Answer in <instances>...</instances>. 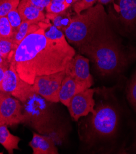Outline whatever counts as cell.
<instances>
[{
	"label": "cell",
	"mask_w": 136,
	"mask_h": 154,
	"mask_svg": "<svg viewBox=\"0 0 136 154\" xmlns=\"http://www.w3.org/2000/svg\"><path fill=\"white\" fill-rule=\"evenodd\" d=\"M75 54L66 38L50 39L39 26L18 45L8 60L20 78L33 85L37 76L66 70Z\"/></svg>",
	"instance_id": "cell-1"
},
{
	"label": "cell",
	"mask_w": 136,
	"mask_h": 154,
	"mask_svg": "<svg viewBox=\"0 0 136 154\" xmlns=\"http://www.w3.org/2000/svg\"><path fill=\"white\" fill-rule=\"evenodd\" d=\"M79 49L92 60L97 72L104 78L123 73L136 60V49L126 51L121 47L109 26Z\"/></svg>",
	"instance_id": "cell-2"
},
{
	"label": "cell",
	"mask_w": 136,
	"mask_h": 154,
	"mask_svg": "<svg viewBox=\"0 0 136 154\" xmlns=\"http://www.w3.org/2000/svg\"><path fill=\"white\" fill-rule=\"evenodd\" d=\"M107 88H102V98L96 103L89 123L88 141L92 144H107L117 135L120 125V109Z\"/></svg>",
	"instance_id": "cell-3"
},
{
	"label": "cell",
	"mask_w": 136,
	"mask_h": 154,
	"mask_svg": "<svg viewBox=\"0 0 136 154\" xmlns=\"http://www.w3.org/2000/svg\"><path fill=\"white\" fill-rule=\"evenodd\" d=\"M108 26L107 16L104 6L98 4L73 16L63 32L68 42L79 48Z\"/></svg>",
	"instance_id": "cell-4"
},
{
	"label": "cell",
	"mask_w": 136,
	"mask_h": 154,
	"mask_svg": "<svg viewBox=\"0 0 136 154\" xmlns=\"http://www.w3.org/2000/svg\"><path fill=\"white\" fill-rule=\"evenodd\" d=\"M52 103L35 94L25 103H23V112L26 120L34 118V122L41 132L48 135L59 127L56 125Z\"/></svg>",
	"instance_id": "cell-5"
},
{
	"label": "cell",
	"mask_w": 136,
	"mask_h": 154,
	"mask_svg": "<svg viewBox=\"0 0 136 154\" xmlns=\"http://www.w3.org/2000/svg\"><path fill=\"white\" fill-rule=\"evenodd\" d=\"M66 71L36 77L33 84L35 93L49 102H59V94Z\"/></svg>",
	"instance_id": "cell-6"
},
{
	"label": "cell",
	"mask_w": 136,
	"mask_h": 154,
	"mask_svg": "<svg viewBox=\"0 0 136 154\" xmlns=\"http://www.w3.org/2000/svg\"><path fill=\"white\" fill-rule=\"evenodd\" d=\"M0 91L11 94L22 104L35 94L33 85L22 79L16 69L11 66L5 72L0 86Z\"/></svg>",
	"instance_id": "cell-7"
},
{
	"label": "cell",
	"mask_w": 136,
	"mask_h": 154,
	"mask_svg": "<svg viewBox=\"0 0 136 154\" xmlns=\"http://www.w3.org/2000/svg\"><path fill=\"white\" fill-rule=\"evenodd\" d=\"M25 121L22 103L11 94L0 91V124L13 126Z\"/></svg>",
	"instance_id": "cell-8"
},
{
	"label": "cell",
	"mask_w": 136,
	"mask_h": 154,
	"mask_svg": "<svg viewBox=\"0 0 136 154\" xmlns=\"http://www.w3.org/2000/svg\"><path fill=\"white\" fill-rule=\"evenodd\" d=\"M97 88H87L75 95L67 107L71 117L74 121H78L82 117L92 114L95 111L96 101L94 95Z\"/></svg>",
	"instance_id": "cell-9"
},
{
	"label": "cell",
	"mask_w": 136,
	"mask_h": 154,
	"mask_svg": "<svg viewBox=\"0 0 136 154\" xmlns=\"http://www.w3.org/2000/svg\"><path fill=\"white\" fill-rule=\"evenodd\" d=\"M89 60L80 54H75L66 69V74L91 87L93 78L89 71Z\"/></svg>",
	"instance_id": "cell-10"
},
{
	"label": "cell",
	"mask_w": 136,
	"mask_h": 154,
	"mask_svg": "<svg viewBox=\"0 0 136 154\" xmlns=\"http://www.w3.org/2000/svg\"><path fill=\"white\" fill-rule=\"evenodd\" d=\"M89 88L91 87H89L86 84L74 79L69 75L65 74L59 94V102L68 107L73 97Z\"/></svg>",
	"instance_id": "cell-11"
},
{
	"label": "cell",
	"mask_w": 136,
	"mask_h": 154,
	"mask_svg": "<svg viewBox=\"0 0 136 154\" xmlns=\"http://www.w3.org/2000/svg\"><path fill=\"white\" fill-rule=\"evenodd\" d=\"M29 146L32 147L33 154L58 153L55 141L47 135H41L34 133Z\"/></svg>",
	"instance_id": "cell-12"
},
{
	"label": "cell",
	"mask_w": 136,
	"mask_h": 154,
	"mask_svg": "<svg viewBox=\"0 0 136 154\" xmlns=\"http://www.w3.org/2000/svg\"><path fill=\"white\" fill-rule=\"evenodd\" d=\"M18 11L22 21L39 23L46 20L44 12L29 3L26 0H20L18 6Z\"/></svg>",
	"instance_id": "cell-13"
},
{
	"label": "cell",
	"mask_w": 136,
	"mask_h": 154,
	"mask_svg": "<svg viewBox=\"0 0 136 154\" xmlns=\"http://www.w3.org/2000/svg\"><path fill=\"white\" fill-rule=\"evenodd\" d=\"M20 137L12 134L8 129L7 125L0 124V144L8 152L12 154L14 150H19Z\"/></svg>",
	"instance_id": "cell-14"
},
{
	"label": "cell",
	"mask_w": 136,
	"mask_h": 154,
	"mask_svg": "<svg viewBox=\"0 0 136 154\" xmlns=\"http://www.w3.org/2000/svg\"><path fill=\"white\" fill-rule=\"evenodd\" d=\"M39 28V23H33L28 21H23L18 29L11 38L13 42L17 45L30 33Z\"/></svg>",
	"instance_id": "cell-15"
},
{
	"label": "cell",
	"mask_w": 136,
	"mask_h": 154,
	"mask_svg": "<svg viewBox=\"0 0 136 154\" xmlns=\"http://www.w3.org/2000/svg\"><path fill=\"white\" fill-rule=\"evenodd\" d=\"M45 17L55 26L62 32L69 25L72 18L67 10L58 14L47 13Z\"/></svg>",
	"instance_id": "cell-16"
},
{
	"label": "cell",
	"mask_w": 136,
	"mask_h": 154,
	"mask_svg": "<svg viewBox=\"0 0 136 154\" xmlns=\"http://www.w3.org/2000/svg\"><path fill=\"white\" fill-rule=\"evenodd\" d=\"M126 96L129 105L136 113V69L126 83Z\"/></svg>",
	"instance_id": "cell-17"
},
{
	"label": "cell",
	"mask_w": 136,
	"mask_h": 154,
	"mask_svg": "<svg viewBox=\"0 0 136 154\" xmlns=\"http://www.w3.org/2000/svg\"><path fill=\"white\" fill-rule=\"evenodd\" d=\"M17 46L11 38H0V54L6 59L8 60L9 55L16 50Z\"/></svg>",
	"instance_id": "cell-18"
},
{
	"label": "cell",
	"mask_w": 136,
	"mask_h": 154,
	"mask_svg": "<svg viewBox=\"0 0 136 154\" xmlns=\"http://www.w3.org/2000/svg\"><path fill=\"white\" fill-rule=\"evenodd\" d=\"M71 6L67 0H51L45 9L47 13L58 14L66 11Z\"/></svg>",
	"instance_id": "cell-19"
},
{
	"label": "cell",
	"mask_w": 136,
	"mask_h": 154,
	"mask_svg": "<svg viewBox=\"0 0 136 154\" xmlns=\"http://www.w3.org/2000/svg\"><path fill=\"white\" fill-rule=\"evenodd\" d=\"M20 0H0V18L6 17L13 9L18 8Z\"/></svg>",
	"instance_id": "cell-20"
},
{
	"label": "cell",
	"mask_w": 136,
	"mask_h": 154,
	"mask_svg": "<svg viewBox=\"0 0 136 154\" xmlns=\"http://www.w3.org/2000/svg\"><path fill=\"white\" fill-rule=\"evenodd\" d=\"M13 35V29L8 17L0 18V38H11Z\"/></svg>",
	"instance_id": "cell-21"
},
{
	"label": "cell",
	"mask_w": 136,
	"mask_h": 154,
	"mask_svg": "<svg viewBox=\"0 0 136 154\" xmlns=\"http://www.w3.org/2000/svg\"><path fill=\"white\" fill-rule=\"evenodd\" d=\"M12 26L14 33L18 29L21 23H22V19L18 11V8L11 11L6 16Z\"/></svg>",
	"instance_id": "cell-22"
},
{
	"label": "cell",
	"mask_w": 136,
	"mask_h": 154,
	"mask_svg": "<svg viewBox=\"0 0 136 154\" xmlns=\"http://www.w3.org/2000/svg\"><path fill=\"white\" fill-rule=\"evenodd\" d=\"M96 2H98V0H79L73 5V8L75 12L79 14L82 11L93 7Z\"/></svg>",
	"instance_id": "cell-23"
},
{
	"label": "cell",
	"mask_w": 136,
	"mask_h": 154,
	"mask_svg": "<svg viewBox=\"0 0 136 154\" xmlns=\"http://www.w3.org/2000/svg\"><path fill=\"white\" fill-rule=\"evenodd\" d=\"M26 1L29 3L43 11V10L46 8L49 5L51 0H26Z\"/></svg>",
	"instance_id": "cell-24"
},
{
	"label": "cell",
	"mask_w": 136,
	"mask_h": 154,
	"mask_svg": "<svg viewBox=\"0 0 136 154\" xmlns=\"http://www.w3.org/2000/svg\"><path fill=\"white\" fill-rule=\"evenodd\" d=\"M10 67V65H0V86H1L2 82L4 79L5 74L6 70Z\"/></svg>",
	"instance_id": "cell-25"
},
{
	"label": "cell",
	"mask_w": 136,
	"mask_h": 154,
	"mask_svg": "<svg viewBox=\"0 0 136 154\" xmlns=\"http://www.w3.org/2000/svg\"><path fill=\"white\" fill-rule=\"evenodd\" d=\"M129 152L131 153H136V135L134 137V141L132 145L129 147Z\"/></svg>",
	"instance_id": "cell-26"
},
{
	"label": "cell",
	"mask_w": 136,
	"mask_h": 154,
	"mask_svg": "<svg viewBox=\"0 0 136 154\" xmlns=\"http://www.w3.org/2000/svg\"><path fill=\"white\" fill-rule=\"evenodd\" d=\"M0 65H10V63L8 59H6L3 57H0Z\"/></svg>",
	"instance_id": "cell-27"
},
{
	"label": "cell",
	"mask_w": 136,
	"mask_h": 154,
	"mask_svg": "<svg viewBox=\"0 0 136 154\" xmlns=\"http://www.w3.org/2000/svg\"><path fill=\"white\" fill-rule=\"evenodd\" d=\"M113 1H114V0H98V2L99 3V4H101L103 5L110 3Z\"/></svg>",
	"instance_id": "cell-28"
},
{
	"label": "cell",
	"mask_w": 136,
	"mask_h": 154,
	"mask_svg": "<svg viewBox=\"0 0 136 154\" xmlns=\"http://www.w3.org/2000/svg\"><path fill=\"white\" fill-rule=\"evenodd\" d=\"M3 152H0V154H3Z\"/></svg>",
	"instance_id": "cell-29"
},
{
	"label": "cell",
	"mask_w": 136,
	"mask_h": 154,
	"mask_svg": "<svg viewBox=\"0 0 136 154\" xmlns=\"http://www.w3.org/2000/svg\"><path fill=\"white\" fill-rule=\"evenodd\" d=\"M0 57H2V54H0Z\"/></svg>",
	"instance_id": "cell-30"
}]
</instances>
